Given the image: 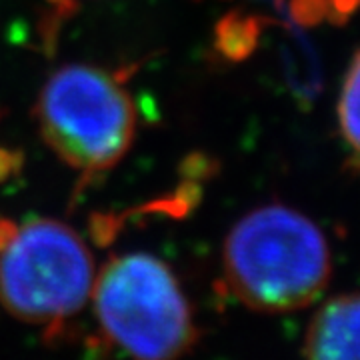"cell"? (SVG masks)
<instances>
[{"mask_svg": "<svg viewBox=\"0 0 360 360\" xmlns=\"http://www.w3.org/2000/svg\"><path fill=\"white\" fill-rule=\"evenodd\" d=\"M304 360H360V292L326 300L310 319Z\"/></svg>", "mask_w": 360, "mask_h": 360, "instance_id": "obj_5", "label": "cell"}, {"mask_svg": "<svg viewBox=\"0 0 360 360\" xmlns=\"http://www.w3.org/2000/svg\"><path fill=\"white\" fill-rule=\"evenodd\" d=\"M94 283L98 324L130 360H180L196 345L191 302L160 258L115 257Z\"/></svg>", "mask_w": 360, "mask_h": 360, "instance_id": "obj_2", "label": "cell"}, {"mask_svg": "<svg viewBox=\"0 0 360 360\" xmlns=\"http://www.w3.org/2000/svg\"><path fill=\"white\" fill-rule=\"evenodd\" d=\"M94 258L75 229L54 219L0 220V302L18 321L63 322L84 309Z\"/></svg>", "mask_w": 360, "mask_h": 360, "instance_id": "obj_4", "label": "cell"}, {"mask_svg": "<svg viewBox=\"0 0 360 360\" xmlns=\"http://www.w3.org/2000/svg\"><path fill=\"white\" fill-rule=\"evenodd\" d=\"M338 127L347 144L352 168L360 172V52L348 68L340 98H338Z\"/></svg>", "mask_w": 360, "mask_h": 360, "instance_id": "obj_6", "label": "cell"}, {"mask_svg": "<svg viewBox=\"0 0 360 360\" xmlns=\"http://www.w3.org/2000/svg\"><path fill=\"white\" fill-rule=\"evenodd\" d=\"M356 4L360 0H324L326 11H335L336 14H348Z\"/></svg>", "mask_w": 360, "mask_h": 360, "instance_id": "obj_8", "label": "cell"}, {"mask_svg": "<svg viewBox=\"0 0 360 360\" xmlns=\"http://www.w3.org/2000/svg\"><path fill=\"white\" fill-rule=\"evenodd\" d=\"M37 118L46 144L84 179L129 153L136 108L120 78L90 65H66L42 86Z\"/></svg>", "mask_w": 360, "mask_h": 360, "instance_id": "obj_3", "label": "cell"}, {"mask_svg": "<svg viewBox=\"0 0 360 360\" xmlns=\"http://www.w3.org/2000/svg\"><path fill=\"white\" fill-rule=\"evenodd\" d=\"M77 2L78 0H49V6L54 11L56 18H65L77 6Z\"/></svg>", "mask_w": 360, "mask_h": 360, "instance_id": "obj_9", "label": "cell"}, {"mask_svg": "<svg viewBox=\"0 0 360 360\" xmlns=\"http://www.w3.org/2000/svg\"><path fill=\"white\" fill-rule=\"evenodd\" d=\"M217 44L220 52L229 58H245L255 51L258 39V25L255 16L232 13L229 14L217 30Z\"/></svg>", "mask_w": 360, "mask_h": 360, "instance_id": "obj_7", "label": "cell"}, {"mask_svg": "<svg viewBox=\"0 0 360 360\" xmlns=\"http://www.w3.org/2000/svg\"><path fill=\"white\" fill-rule=\"evenodd\" d=\"M231 292L257 312L307 309L333 272L326 236L302 212L284 205L250 210L229 232L222 250Z\"/></svg>", "mask_w": 360, "mask_h": 360, "instance_id": "obj_1", "label": "cell"}]
</instances>
